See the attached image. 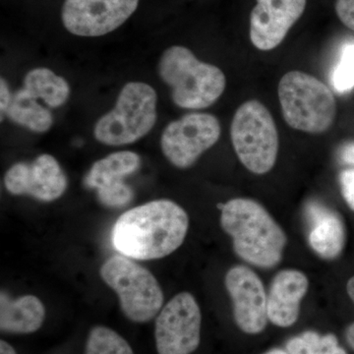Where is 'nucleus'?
<instances>
[{
  "instance_id": "1",
  "label": "nucleus",
  "mask_w": 354,
  "mask_h": 354,
  "mask_svg": "<svg viewBox=\"0 0 354 354\" xmlns=\"http://www.w3.org/2000/svg\"><path fill=\"white\" fill-rule=\"evenodd\" d=\"M189 218L183 207L155 200L125 212L114 223L111 241L123 256L136 260L164 258L185 241Z\"/></svg>"
},
{
  "instance_id": "2",
  "label": "nucleus",
  "mask_w": 354,
  "mask_h": 354,
  "mask_svg": "<svg viewBox=\"0 0 354 354\" xmlns=\"http://www.w3.org/2000/svg\"><path fill=\"white\" fill-rule=\"evenodd\" d=\"M221 225L242 260L263 269L281 262L288 237L260 203L247 198L230 200L221 209Z\"/></svg>"
},
{
  "instance_id": "3",
  "label": "nucleus",
  "mask_w": 354,
  "mask_h": 354,
  "mask_svg": "<svg viewBox=\"0 0 354 354\" xmlns=\"http://www.w3.org/2000/svg\"><path fill=\"white\" fill-rule=\"evenodd\" d=\"M158 75L171 88V99L185 109H203L215 104L227 86L225 74L213 64L200 62L187 48H167L158 62Z\"/></svg>"
},
{
  "instance_id": "4",
  "label": "nucleus",
  "mask_w": 354,
  "mask_h": 354,
  "mask_svg": "<svg viewBox=\"0 0 354 354\" xmlns=\"http://www.w3.org/2000/svg\"><path fill=\"white\" fill-rule=\"evenodd\" d=\"M278 95L288 127L310 134L328 131L337 116V102L322 81L305 72L290 71L281 77Z\"/></svg>"
},
{
  "instance_id": "5",
  "label": "nucleus",
  "mask_w": 354,
  "mask_h": 354,
  "mask_svg": "<svg viewBox=\"0 0 354 354\" xmlns=\"http://www.w3.org/2000/svg\"><path fill=\"white\" fill-rule=\"evenodd\" d=\"M157 104V93L150 85L127 83L120 91L114 108L95 123V138L108 146L135 143L155 127Z\"/></svg>"
},
{
  "instance_id": "6",
  "label": "nucleus",
  "mask_w": 354,
  "mask_h": 354,
  "mask_svg": "<svg viewBox=\"0 0 354 354\" xmlns=\"http://www.w3.org/2000/svg\"><path fill=\"white\" fill-rule=\"evenodd\" d=\"M230 138L241 164L252 174H268L276 165L278 128L262 102L251 100L237 109L230 125Z\"/></svg>"
},
{
  "instance_id": "7",
  "label": "nucleus",
  "mask_w": 354,
  "mask_h": 354,
  "mask_svg": "<svg viewBox=\"0 0 354 354\" xmlns=\"http://www.w3.org/2000/svg\"><path fill=\"white\" fill-rule=\"evenodd\" d=\"M100 274L115 291L121 310L133 322H149L162 309L164 293L157 279L134 261L114 255L104 261Z\"/></svg>"
},
{
  "instance_id": "8",
  "label": "nucleus",
  "mask_w": 354,
  "mask_h": 354,
  "mask_svg": "<svg viewBox=\"0 0 354 354\" xmlns=\"http://www.w3.org/2000/svg\"><path fill=\"white\" fill-rule=\"evenodd\" d=\"M220 121L213 114L192 113L171 121L160 137L165 157L178 169H188L220 139Z\"/></svg>"
},
{
  "instance_id": "9",
  "label": "nucleus",
  "mask_w": 354,
  "mask_h": 354,
  "mask_svg": "<svg viewBox=\"0 0 354 354\" xmlns=\"http://www.w3.org/2000/svg\"><path fill=\"white\" fill-rule=\"evenodd\" d=\"M202 316L196 299L187 291L178 293L162 309L156 320L158 354H191L201 339Z\"/></svg>"
},
{
  "instance_id": "10",
  "label": "nucleus",
  "mask_w": 354,
  "mask_h": 354,
  "mask_svg": "<svg viewBox=\"0 0 354 354\" xmlns=\"http://www.w3.org/2000/svg\"><path fill=\"white\" fill-rule=\"evenodd\" d=\"M140 0H65L62 19L65 29L79 37H102L124 24Z\"/></svg>"
},
{
  "instance_id": "11",
  "label": "nucleus",
  "mask_w": 354,
  "mask_h": 354,
  "mask_svg": "<svg viewBox=\"0 0 354 354\" xmlns=\"http://www.w3.org/2000/svg\"><path fill=\"white\" fill-rule=\"evenodd\" d=\"M225 285L234 304L237 327L248 335H257L267 327V293L258 274L245 266L228 270Z\"/></svg>"
},
{
  "instance_id": "12",
  "label": "nucleus",
  "mask_w": 354,
  "mask_h": 354,
  "mask_svg": "<svg viewBox=\"0 0 354 354\" xmlns=\"http://www.w3.org/2000/svg\"><path fill=\"white\" fill-rule=\"evenodd\" d=\"M67 177L57 158L44 153L31 162H18L7 171L4 185L13 195H28L53 202L66 191Z\"/></svg>"
},
{
  "instance_id": "13",
  "label": "nucleus",
  "mask_w": 354,
  "mask_h": 354,
  "mask_svg": "<svg viewBox=\"0 0 354 354\" xmlns=\"http://www.w3.org/2000/svg\"><path fill=\"white\" fill-rule=\"evenodd\" d=\"M256 1L250 14L251 43L260 50H274L304 13L306 0Z\"/></svg>"
},
{
  "instance_id": "14",
  "label": "nucleus",
  "mask_w": 354,
  "mask_h": 354,
  "mask_svg": "<svg viewBox=\"0 0 354 354\" xmlns=\"http://www.w3.org/2000/svg\"><path fill=\"white\" fill-rule=\"evenodd\" d=\"M309 281L297 270H283L276 274L267 295L268 319L281 328L291 327L299 317L300 304L307 293Z\"/></svg>"
},
{
  "instance_id": "15",
  "label": "nucleus",
  "mask_w": 354,
  "mask_h": 354,
  "mask_svg": "<svg viewBox=\"0 0 354 354\" xmlns=\"http://www.w3.org/2000/svg\"><path fill=\"white\" fill-rule=\"evenodd\" d=\"M308 223V241L314 252L326 260L341 255L346 243V228L337 212L322 203L310 201L305 205Z\"/></svg>"
},
{
  "instance_id": "16",
  "label": "nucleus",
  "mask_w": 354,
  "mask_h": 354,
  "mask_svg": "<svg viewBox=\"0 0 354 354\" xmlns=\"http://www.w3.org/2000/svg\"><path fill=\"white\" fill-rule=\"evenodd\" d=\"M141 158L131 151H120L95 162L84 177V185L97 191V195L118 192L129 187L125 177L138 171Z\"/></svg>"
},
{
  "instance_id": "17",
  "label": "nucleus",
  "mask_w": 354,
  "mask_h": 354,
  "mask_svg": "<svg viewBox=\"0 0 354 354\" xmlns=\"http://www.w3.org/2000/svg\"><path fill=\"white\" fill-rule=\"evenodd\" d=\"M46 308L34 295L10 298L2 291L0 295V329L9 334H32L43 325Z\"/></svg>"
},
{
  "instance_id": "18",
  "label": "nucleus",
  "mask_w": 354,
  "mask_h": 354,
  "mask_svg": "<svg viewBox=\"0 0 354 354\" xmlns=\"http://www.w3.org/2000/svg\"><path fill=\"white\" fill-rule=\"evenodd\" d=\"M23 88L51 109L64 106L70 95V86L64 77L57 76L53 70L44 67L32 69L26 74Z\"/></svg>"
},
{
  "instance_id": "19",
  "label": "nucleus",
  "mask_w": 354,
  "mask_h": 354,
  "mask_svg": "<svg viewBox=\"0 0 354 354\" xmlns=\"http://www.w3.org/2000/svg\"><path fill=\"white\" fill-rule=\"evenodd\" d=\"M6 115L16 124L37 133L48 131L53 123L50 109L39 104L38 100L28 94L23 88L12 95Z\"/></svg>"
},
{
  "instance_id": "20",
  "label": "nucleus",
  "mask_w": 354,
  "mask_h": 354,
  "mask_svg": "<svg viewBox=\"0 0 354 354\" xmlns=\"http://www.w3.org/2000/svg\"><path fill=\"white\" fill-rule=\"evenodd\" d=\"M288 354H348L333 334L320 335L307 330L286 344Z\"/></svg>"
},
{
  "instance_id": "21",
  "label": "nucleus",
  "mask_w": 354,
  "mask_h": 354,
  "mask_svg": "<svg viewBox=\"0 0 354 354\" xmlns=\"http://www.w3.org/2000/svg\"><path fill=\"white\" fill-rule=\"evenodd\" d=\"M85 354H134L131 346L115 330L97 326L91 330Z\"/></svg>"
},
{
  "instance_id": "22",
  "label": "nucleus",
  "mask_w": 354,
  "mask_h": 354,
  "mask_svg": "<svg viewBox=\"0 0 354 354\" xmlns=\"http://www.w3.org/2000/svg\"><path fill=\"white\" fill-rule=\"evenodd\" d=\"M332 84L339 95L351 92L354 88V41L342 46L339 62L332 73Z\"/></svg>"
},
{
  "instance_id": "23",
  "label": "nucleus",
  "mask_w": 354,
  "mask_h": 354,
  "mask_svg": "<svg viewBox=\"0 0 354 354\" xmlns=\"http://www.w3.org/2000/svg\"><path fill=\"white\" fill-rule=\"evenodd\" d=\"M339 183L344 201L354 212V167L342 171L339 176Z\"/></svg>"
},
{
  "instance_id": "24",
  "label": "nucleus",
  "mask_w": 354,
  "mask_h": 354,
  "mask_svg": "<svg viewBox=\"0 0 354 354\" xmlns=\"http://www.w3.org/2000/svg\"><path fill=\"white\" fill-rule=\"evenodd\" d=\"M335 8L342 24L354 31V0H337Z\"/></svg>"
},
{
  "instance_id": "25",
  "label": "nucleus",
  "mask_w": 354,
  "mask_h": 354,
  "mask_svg": "<svg viewBox=\"0 0 354 354\" xmlns=\"http://www.w3.org/2000/svg\"><path fill=\"white\" fill-rule=\"evenodd\" d=\"M337 158L342 165L354 167V142H348L339 147Z\"/></svg>"
},
{
  "instance_id": "26",
  "label": "nucleus",
  "mask_w": 354,
  "mask_h": 354,
  "mask_svg": "<svg viewBox=\"0 0 354 354\" xmlns=\"http://www.w3.org/2000/svg\"><path fill=\"white\" fill-rule=\"evenodd\" d=\"M11 100H12V95H11L6 81L2 78L1 83H0V109H1V121L3 120L7 109H8L9 106H10Z\"/></svg>"
},
{
  "instance_id": "27",
  "label": "nucleus",
  "mask_w": 354,
  "mask_h": 354,
  "mask_svg": "<svg viewBox=\"0 0 354 354\" xmlns=\"http://www.w3.org/2000/svg\"><path fill=\"white\" fill-rule=\"evenodd\" d=\"M346 290H348V297L353 300L354 304V277L349 279L348 285H346ZM346 339L348 346L354 351V322L348 326L346 330Z\"/></svg>"
},
{
  "instance_id": "28",
  "label": "nucleus",
  "mask_w": 354,
  "mask_h": 354,
  "mask_svg": "<svg viewBox=\"0 0 354 354\" xmlns=\"http://www.w3.org/2000/svg\"><path fill=\"white\" fill-rule=\"evenodd\" d=\"M0 354H16L15 349L8 342H0Z\"/></svg>"
},
{
  "instance_id": "29",
  "label": "nucleus",
  "mask_w": 354,
  "mask_h": 354,
  "mask_svg": "<svg viewBox=\"0 0 354 354\" xmlns=\"http://www.w3.org/2000/svg\"><path fill=\"white\" fill-rule=\"evenodd\" d=\"M264 354H288V353H286V351H283V349L274 348L272 349V351H268V353H266Z\"/></svg>"
}]
</instances>
